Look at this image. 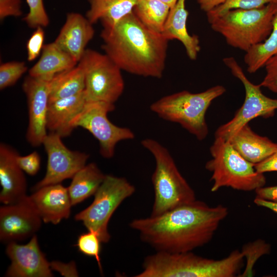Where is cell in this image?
<instances>
[{
	"label": "cell",
	"mask_w": 277,
	"mask_h": 277,
	"mask_svg": "<svg viewBox=\"0 0 277 277\" xmlns=\"http://www.w3.org/2000/svg\"><path fill=\"white\" fill-rule=\"evenodd\" d=\"M168 6L170 9L172 8L177 2L179 0H160Z\"/></svg>",
	"instance_id": "obj_42"
},
{
	"label": "cell",
	"mask_w": 277,
	"mask_h": 277,
	"mask_svg": "<svg viewBox=\"0 0 277 277\" xmlns=\"http://www.w3.org/2000/svg\"><path fill=\"white\" fill-rule=\"evenodd\" d=\"M223 62L232 74L243 84L245 93L244 103L233 118L220 126L215 132V137L226 140L233 132L256 117L273 116L277 109V99L265 95L261 91L260 84L252 83L233 57H225Z\"/></svg>",
	"instance_id": "obj_10"
},
{
	"label": "cell",
	"mask_w": 277,
	"mask_h": 277,
	"mask_svg": "<svg viewBox=\"0 0 277 277\" xmlns=\"http://www.w3.org/2000/svg\"><path fill=\"white\" fill-rule=\"evenodd\" d=\"M210 152L212 159L205 168L212 173V192L223 187L250 191L265 185L264 173L256 171L254 164L244 158L227 141L215 137Z\"/></svg>",
	"instance_id": "obj_7"
},
{
	"label": "cell",
	"mask_w": 277,
	"mask_h": 277,
	"mask_svg": "<svg viewBox=\"0 0 277 277\" xmlns=\"http://www.w3.org/2000/svg\"><path fill=\"white\" fill-rule=\"evenodd\" d=\"M29 12L23 20L28 27L34 28L46 27L49 24V18L45 10L43 0H26Z\"/></svg>",
	"instance_id": "obj_32"
},
{
	"label": "cell",
	"mask_w": 277,
	"mask_h": 277,
	"mask_svg": "<svg viewBox=\"0 0 277 277\" xmlns=\"http://www.w3.org/2000/svg\"><path fill=\"white\" fill-rule=\"evenodd\" d=\"M42 220L29 196L0 208V240L9 243L32 236Z\"/></svg>",
	"instance_id": "obj_14"
},
{
	"label": "cell",
	"mask_w": 277,
	"mask_h": 277,
	"mask_svg": "<svg viewBox=\"0 0 277 277\" xmlns=\"http://www.w3.org/2000/svg\"><path fill=\"white\" fill-rule=\"evenodd\" d=\"M16 161L22 170L30 175H35L39 170L41 157L35 151L25 156L18 154Z\"/></svg>",
	"instance_id": "obj_35"
},
{
	"label": "cell",
	"mask_w": 277,
	"mask_h": 277,
	"mask_svg": "<svg viewBox=\"0 0 277 277\" xmlns=\"http://www.w3.org/2000/svg\"><path fill=\"white\" fill-rule=\"evenodd\" d=\"M78 64L55 42L44 45L41 57L29 70L33 77H53L55 74L70 69Z\"/></svg>",
	"instance_id": "obj_23"
},
{
	"label": "cell",
	"mask_w": 277,
	"mask_h": 277,
	"mask_svg": "<svg viewBox=\"0 0 277 277\" xmlns=\"http://www.w3.org/2000/svg\"><path fill=\"white\" fill-rule=\"evenodd\" d=\"M7 255L11 263L6 276L9 277H51L50 263L46 259L38 243L37 236H31L26 244L16 242L7 243Z\"/></svg>",
	"instance_id": "obj_15"
},
{
	"label": "cell",
	"mask_w": 277,
	"mask_h": 277,
	"mask_svg": "<svg viewBox=\"0 0 277 277\" xmlns=\"http://www.w3.org/2000/svg\"><path fill=\"white\" fill-rule=\"evenodd\" d=\"M277 0H226L223 4L206 13L208 23L216 16L231 9H249L276 3Z\"/></svg>",
	"instance_id": "obj_29"
},
{
	"label": "cell",
	"mask_w": 277,
	"mask_h": 277,
	"mask_svg": "<svg viewBox=\"0 0 277 277\" xmlns=\"http://www.w3.org/2000/svg\"><path fill=\"white\" fill-rule=\"evenodd\" d=\"M102 49L122 71L160 78L165 67L168 42L145 27L133 11L114 26L103 28Z\"/></svg>",
	"instance_id": "obj_2"
},
{
	"label": "cell",
	"mask_w": 277,
	"mask_h": 277,
	"mask_svg": "<svg viewBox=\"0 0 277 277\" xmlns=\"http://www.w3.org/2000/svg\"><path fill=\"white\" fill-rule=\"evenodd\" d=\"M228 213L222 205L210 207L196 200L159 215L134 219L129 226L156 251L189 252L209 243Z\"/></svg>",
	"instance_id": "obj_1"
},
{
	"label": "cell",
	"mask_w": 277,
	"mask_h": 277,
	"mask_svg": "<svg viewBox=\"0 0 277 277\" xmlns=\"http://www.w3.org/2000/svg\"><path fill=\"white\" fill-rule=\"evenodd\" d=\"M27 69L24 62L13 61L1 64L0 89L4 90L15 85Z\"/></svg>",
	"instance_id": "obj_30"
},
{
	"label": "cell",
	"mask_w": 277,
	"mask_h": 277,
	"mask_svg": "<svg viewBox=\"0 0 277 277\" xmlns=\"http://www.w3.org/2000/svg\"><path fill=\"white\" fill-rule=\"evenodd\" d=\"M85 88L84 72L77 64L52 77L50 83L49 101L78 94L84 91Z\"/></svg>",
	"instance_id": "obj_25"
},
{
	"label": "cell",
	"mask_w": 277,
	"mask_h": 277,
	"mask_svg": "<svg viewBox=\"0 0 277 277\" xmlns=\"http://www.w3.org/2000/svg\"><path fill=\"white\" fill-rule=\"evenodd\" d=\"M105 176L94 163L86 165L77 171L68 187L72 205H75L94 195Z\"/></svg>",
	"instance_id": "obj_24"
},
{
	"label": "cell",
	"mask_w": 277,
	"mask_h": 277,
	"mask_svg": "<svg viewBox=\"0 0 277 277\" xmlns=\"http://www.w3.org/2000/svg\"><path fill=\"white\" fill-rule=\"evenodd\" d=\"M170 9L160 0H138L133 12L145 27L161 34Z\"/></svg>",
	"instance_id": "obj_26"
},
{
	"label": "cell",
	"mask_w": 277,
	"mask_h": 277,
	"mask_svg": "<svg viewBox=\"0 0 277 277\" xmlns=\"http://www.w3.org/2000/svg\"><path fill=\"white\" fill-rule=\"evenodd\" d=\"M241 252L244 258H246V265L243 272L239 276H253L255 263L261 256L270 253V246L264 240L258 239L245 244L242 247Z\"/></svg>",
	"instance_id": "obj_28"
},
{
	"label": "cell",
	"mask_w": 277,
	"mask_h": 277,
	"mask_svg": "<svg viewBox=\"0 0 277 277\" xmlns=\"http://www.w3.org/2000/svg\"><path fill=\"white\" fill-rule=\"evenodd\" d=\"M45 39L43 27H38L31 34L26 44L27 60L32 62L42 52Z\"/></svg>",
	"instance_id": "obj_33"
},
{
	"label": "cell",
	"mask_w": 277,
	"mask_h": 277,
	"mask_svg": "<svg viewBox=\"0 0 277 277\" xmlns=\"http://www.w3.org/2000/svg\"><path fill=\"white\" fill-rule=\"evenodd\" d=\"M186 0H179L170 9L161 34L168 41L177 39L184 46L188 57L195 60L201 50L197 35H191L187 29L189 15Z\"/></svg>",
	"instance_id": "obj_21"
},
{
	"label": "cell",
	"mask_w": 277,
	"mask_h": 277,
	"mask_svg": "<svg viewBox=\"0 0 277 277\" xmlns=\"http://www.w3.org/2000/svg\"><path fill=\"white\" fill-rule=\"evenodd\" d=\"M276 12L277 3L254 9H231L209 24L214 31L224 37L228 45L246 52L268 37Z\"/></svg>",
	"instance_id": "obj_4"
},
{
	"label": "cell",
	"mask_w": 277,
	"mask_h": 277,
	"mask_svg": "<svg viewBox=\"0 0 277 277\" xmlns=\"http://www.w3.org/2000/svg\"><path fill=\"white\" fill-rule=\"evenodd\" d=\"M256 171L260 173L277 171V151L264 161L254 164Z\"/></svg>",
	"instance_id": "obj_38"
},
{
	"label": "cell",
	"mask_w": 277,
	"mask_h": 277,
	"mask_svg": "<svg viewBox=\"0 0 277 277\" xmlns=\"http://www.w3.org/2000/svg\"><path fill=\"white\" fill-rule=\"evenodd\" d=\"M226 88L216 85L199 93L184 90L163 96L150 106L160 117L179 124L195 137L202 141L209 132L205 118L212 102L223 95Z\"/></svg>",
	"instance_id": "obj_6"
},
{
	"label": "cell",
	"mask_w": 277,
	"mask_h": 277,
	"mask_svg": "<svg viewBox=\"0 0 277 277\" xmlns=\"http://www.w3.org/2000/svg\"><path fill=\"white\" fill-rule=\"evenodd\" d=\"M244 256L239 250L214 260L191 251L169 253L156 251L144 259L143 270L135 277H234L239 275Z\"/></svg>",
	"instance_id": "obj_3"
},
{
	"label": "cell",
	"mask_w": 277,
	"mask_h": 277,
	"mask_svg": "<svg viewBox=\"0 0 277 277\" xmlns=\"http://www.w3.org/2000/svg\"><path fill=\"white\" fill-rule=\"evenodd\" d=\"M52 77L27 76L22 84L28 109L29 123L26 139L33 147L43 144L47 136V115Z\"/></svg>",
	"instance_id": "obj_13"
},
{
	"label": "cell",
	"mask_w": 277,
	"mask_h": 277,
	"mask_svg": "<svg viewBox=\"0 0 277 277\" xmlns=\"http://www.w3.org/2000/svg\"><path fill=\"white\" fill-rule=\"evenodd\" d=\"M86 102L84 91L74 95L49 101L47 129L62 137L70 135L74 129L72 122L83 110Z\"/></svg>",
	"instance_id": "obj_19"
},
{
	"label": "cell",
	"mask_w": 277,
	"mask_h": 277,
	"mask_svg": "<svg viewBox=\"0 0 277 277\" xmlns=\"http://www.w3.org/2000/svg\"><path fill=\"white\" fill-rule=\"evenodd\" d=\"M114 109V104L87 101L83 110L71 124L74 129L82 127L98 140L100 154L106 159L114 156L115 146L118 142L135 137L130 129L116 126L109 121L107 114Z\"/></svg>",
	"instance_id": "obj_11"
},
{
	"label": "cell",
	"mask_w": 277,
	"mask_h": 277,
	"mask_svg": "<svg viewBox=\"0 0 277 277\" xmlns=\"http://www.w3.org/2000/svg\"><path fill=\"white\" fill-rule=\"evenodd\" d=\"M256 197L265 200L277 202V186L261 187L255 190Z\"/></svg>",
	"instance_id": "obj_39"
},
{
	"label": "cell",
	"mask_w": 277,
	"mask_h": 277,
	"mask_svg": "<svg viewBox=\"0 0 277 277\" xmlns=\"http://www.w3.org/2000/svg\"><path fill=\"white\" fill-rule=\"evenodd\" d=\"M264 67L266 74L260 86L277 93V54L269 58Z\"/></svg>",
	"instance_id": "obj_34"
},
{
	"label": "cell",
	"mask_w": 277,
	"mask_h": 277,
	"mask_svg": "<svg viewBox=\"0 0 277 277\" xmlns=\"http://www.w3.org/2000/svg\"><path fill=\"white\" fill-rule=\"evenodd\" d=\"M78 65L85 74L87 101L114 104L124 90L120 68L105 53L90 49H86Z\"/></svg>",
	"instance_id": "obj_9"
},
{
	"label": "cell",
	"mask_w": 277,
	"mask_h": 277,
	"mask_svg": "<svg viewBox=\"0 0 277 277\" xmlns=\"http://www.w3.org/2000/svg\"><path fill=\"white\" fill-rule=\"evenodd\" d=\"M102 243L97 234L93 231L83 233L78 238L76 246L79 250L85 255L94 257L102 273V267L100 254Z\"/></svg>",
	"instance_id": "obj_31"
},
{
	"label": "cell",
	"mask_w": 277,
	"mask_h": 277,
	"mask_svg": "<svg viewBox=\"0 0 277 277\" xmlns=\"http://www.w3.org/2000/svg\"><path fill=\"white\" fill-rule=\"evenodd\" d=\"M244 158L256 164L277 151V143L254 132L245 124L233 132L226 140Z\"/></svg>",
	"instance_id": "obj_20"
},
{
	"label": "cell",
	"mask_w": 277,
	"mask_h": 277,
	"mask_svg": "<svg viewBox=\"0 0 277 277\" xmlns=\"http://www.w3.org/2000/svg\"><path fill=\"white\" fill-rule=\"evenodd\" d=\"M135 191L134 186L125 177L106 175L94 194L92 203L74 219L82 221L88 231L96 232L102 243H108L111 238L108 230L110 218L121 204Z\"/></svg>",
	"instance_id": "obj_8"
},
{
	"label": "cell",
	"mask_w": 277,
	"mask_h": 277,
	"mask_svg": "<svg viewBox=\"0 0 277 277\" xmlns=\"http://www.w3.org/2000/svg\"><path fill=\"white\" fill-rule=\"evenodd\" d=\"M141 144L155 161L151 177L154 199L151 216L196 200L194 190L181 174L168 150L151 138L143 140Z\"/></svg>",
	"instance_id": "obj_5"
},
{
	"label": "cell",
	"mask_w": 277,
	"mask_h": 277,
	"mask_svg": "<svg viewBox=\"0 0 277 277\" xmlns=\"http://www.w3.org/2000/svg\"><path fill=\"white\" fill-rule=\"evenodd\" d=\"M50 267L52 270L59 272L62 275L65 276H78L75 263L74 262L65 264L61 262L53 261L50 262Z\"/></svg>",
	"instance_id": "obj_37"
},
{
	"label": "cell",
	"mask_w": 277,
	"mask_h": 277,
	"mask_svg": "<svg viewBox=\"0 0 277 277\" xmlns=\"http://www.w3.org/2000/svg\"><path fill=\"white\" fill-rule=\"evenodd\" d=\"M34 191L29 196L44 223L55 225L69 218L72 205L68 188L59 183Z\"/></svg>",
	"instance_id": "obj_17"
},
{
	"label": "cell",
	"mask_w": 277,
	"mask_h": 277,
	"mask_svg": "<svg viewBox=\"0 0 277 277\" xmlns=\"http://www.w3.org/2000/svg\"><path fill=\"white\" fill-rule=\"evenodd\" d=\"M94 35L93 24L86 16L70 12L67 14L65 22L54 42L78 63Z\"/></svg>",
	"instance_id": "obj_18"
},
{
	"label": "cell",
	"mask_w": 277,
	"mask_h": 277,
	"mask_svg": "<svg viewBox=\"0 0 277 277\" xmlns=\"http://www.w3.org/2000/svg\"><path fill=\"white\" fill-rule=\"evenodd\" d=\"M254 203L259 206L267 208L277 213V202H273L255 197Z\"/></svg>",
	"instance_id": "obj_41"
},
{
	"label": "cell",
	"mask_w": 277,
	"mask_h": 277,
	"mask_svg": "<svg viewBox=\"0 0 277 277\" xmlns=\"http://www.w3.org/2000/svg\"><path fill=\"white\" fill-rule=\"evenodd\" d=\"M18 154L10 145L1 143L0 202L4 205L15 203L27 195L26 179L16 161Z\"/></svg>",
	"instance_id": "obj_16"
},
{
	"label": "cell",
	"mask_w": 277,
	"mask_h": 277,
	"mask_svg": "<svg viewBox=\"0 0 277 277\" xmlns=\"http://www.w3.org/2000/svg\"><path fill=\"white\" fill-rule=\"evenodd\" d=\"M61 138L52 132H50L45 138L42 145L47 155V170L44 178L33 187L34 191L72 179L86 165L89 155L70 150L63 143Z\"/></svg>",
	"instance_id": "obj_12"
},
{
	"label": "cell",
	"mask_w": 277,
	"mask_h": 277,
	"mask_svg": "<svg viewBox=\"0 0 277 277\" xmlns=\"http://www.w3.org/2000/svg\"><path fill=\"white\" fill-rule=\"evenodd\" d=\"M226 0H197L200 9L206 13L223 4Z\"/></svg>",
	"instance_id": "obj_40"
},
{
	"label": "cell",
	"mask_w": 277,
	"mask_h": 277,
	"mask_svg": "<svg viewBox=\"0 0 277 277\" xmlns=\"http://www.w3.org/2000/svg\"><path fill=\"white\" fill-rule=\"evenodd\" d=\"M138 0H88L86 17L93 25L101 22L103 28H110L132 13Z\"/></svg>",
	"instance_id": "obj_22"
},
{
	"label": "cell",
	"mask_w": 277,
	"mask_h": 277,
	"mask_svg": "<svg viewBox=\"0 0 277 277\" xmlns=\"http://www.w3.org/2000/svg\"><path fill=\"white\" fill-rule=\"evenodd\" d=\"M21 0H0V19L9 16L18 17L22 15Z\"/></svg>",
	"instance_id": "obj_36"
},
{
	"label": "cell",
	"mask_w": 277,
	"mask_h": 277,
	"mask_svg": "<svg viewBox=\"0 0 277 277\" xmlns=\"http://www.w3.org/2000/svg\"><path fill=\"white\" fill-rule=\"evenodd\" d=\"M277 54V12L275 14L270 34L263 42L257 44L247 52L244 61L249 73H254L264 67L267 60Z\"/></svg>",
	"instance_id": "obj_27"
}]
</instances>
